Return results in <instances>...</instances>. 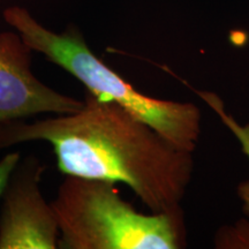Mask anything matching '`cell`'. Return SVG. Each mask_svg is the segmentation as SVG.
Instances as JSON below:
<instances>
[{"label":"cell","mask_w":249,"mask_h":249,"mask_svg":"<svg viewBox=\"0 0 249 249\" xmlns=\"http://www.w3.org/2000/svg\"><path fill=\"white\" fill-rule=\"evenodd\" d=\"M34 141L51 145L64 177L124 183L150 213L180 208L194 172L193 152L88 91L73 113L0 124V151Z\"/></svg>","instance_id":"obj_1"},{"label":"cell","mask_w":249,"mask_h":249,"mask_svg":"<svg viewBox=\"0 0 249 249\" xmlns=\"http://www.w3.org/2000/svg\"><path fill=\"white\" fill-rule=\"evenodd\" d=\"M33 52L15 30L0 33V124L82 107L83 99L58 92L34 75Z\"/></svg>","instance_id":"obj_5"},{"label":"cell","mask_w":249,"mask_h":249,"mask_svg":"<svg viewBox=\"0 0 249 249\" xmlns=\"http://www.w3.org/2000/svg\"><path fill=\"white\" fill-rule=\"evenodd\" d=\"M193 91L197 93V96L211 110L214 111L218 118L222 120V123L233 133L235 139L238 140L239 144L241 145L242 151L247 156L249 160V124H241L234 119L232 114L227 113L225 110L223 99L217 93L205 90H197L193 88ZM238 196L242 203V213L249 217V180L240 182L238 186Z\"/></svg>","instance_id":"obj_6"},{"label":"cell","mask_w":249,"mask_h":249,"mask_svg":"<svg viewBox=\"0 0 249 249\" xmlns=\"http://www.w3.org/2000/svg\"><path fill=\"white\" fill-rule=\"evenodd\" d=\"M2 17L34 52L75 77L86 91L116 103L177 148L194 154L201 135V111L194 103L160 99L140 92L93 53L75 24L55 33L18 5L5 8Z\"/></svg>","instance_id":"obj_2"},{"label":"cell","mask_w":249,"mask_h":249,"mask_svg":"<svg viewBox=\"0 0 249 249\" xmlns=\"http://www.w3.org/2000/svg\"><path fill=\"white\" fill-rule=\"evenodd\" d=\"M45 166L35 156L20 160L0 207V249H58L59 226L40 191Z\"/></svg>","instance_id":"obj_4"},{"label":"cell","mask_w":249,"mask_h":249,"mask_svg":"<svg viewBox=\"0 0 249 249\" xmlns=\"http://www.w3.org/2000/svg\"><path fill=\"white\" fill-rule=\"evenodd\" d=\"M213 244L217 249H249V222L240 219L232 225L219 227Z\"/></svg>","instance_id":"obj_7"},{"label":"cell","mask_w":249,"mask_h":249,"mask_svg":"<svg viewBox=\"0 0 249 249\" xmlns=\"http://www.w3.org/2000/svg\"><path fill=\"white\" fill-rule=\"evenodd\" d=\"M60 249H180L186 247L181 207L140 213L117 183L65 176L51 202Z\"/></svg>","instance_id":"obj_3"},{"label":"cell","mask_w":249,"mask_h":249,"mask_svg":"<svg viewBox=\"0 0 249 249\" xmlns=\"http://www.w3.org/2000/svg\"><path fill=\"white\" fill-rule=\"evenodd\" d=\"M21 160L20 152L13 151L4 155L0 160V198L4 195L6 187H7L9 179L13 174L15 167Z\"/></svg>","instance_id":"obj_8"}]
</instances>
